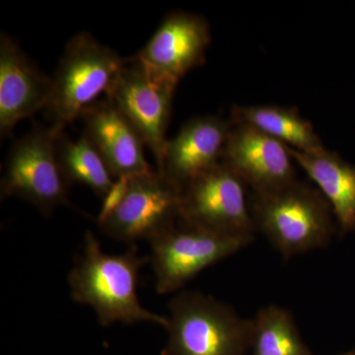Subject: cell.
<instances>
[{
    "mask_svg": "<svg viewBox=\"0 0 355 355\" xmlns=\"http://www.w3.org/2000/svg\"><path fill=\"white\" fill-rule=\"evenodd\" d=\"M148 263L150 257L140 256L137 245L123 254L104 253L96 236L87 231L83 254L67 277L70 295L79 304L92 307L103 326L153 323L166 329L168 318L146 309L137 295L140 270Z\"/></svg>",
    "mask_w": 355,
    "mask_h": 355,
    "instance_id": "6da1fadb",
    "label": "cell"
},
{
    "mask_svg": "<svg viewBox=\"0 0 355 355\" xmlns=\"http://www.w3.org/2000/svg\"><path fill=\"white\" fill-rule=\"evenodd\" d=\"M257 234L284 259L328 247L338 233L333 209L316 187L296 180L266 193H249Z\"/></svg>",
    "mask_w": 355,
    "mask_h": 355,
    "instance_id": "7a4b0ae2",
    "label": "cell"
},
{
    "mask_svg": "<svg viewBox=\"0 0 355 355\" xmlns=\"http://www.w3.org/2000/svg\"><path fill=\"white\" fill-rule=\"evenodd\" d=\"M166 355H247L251 320L200 291H183L170 301Z\"/></svg>",
    "mask_w": 355,
    "mask_h": 355,
    "instance_id": "3957f363",
    "label": "cell"
},
{
    "mask_svg": "<svg viewBox=\"0 0 355 355\" xmlns=\"http://www.w3.org/2000/svg\"><path fill=\"white\" fill-rule=\"evenodd\" d=\"M125 58L90 33H77L64 49L53 77L46 114L53 132H64L96 98L107 93Z\"/></svg>",
    "mask_w": 355,
    "mask_h": 355,
    "instance_id": "277c9868",
    "label": "cell"
},
{
    "mask_svg": "<svg viewBox=\"0 0 355 355\" xmlns=\"http://www.w3.org/2000/svg\"><path fill=\"white\" fill-rule=\"evenodd\" d=\"M248 188L220 162L180 191L178 224L218 234L254 239Z\"/></svg>",
    "mask_w": 355,
    "mask_h": 355,
    "instance_id": "5b68a950",
    "label": "cell"
},
{
    "mask_svg": "<svg viewBox=\"0 0 355 355\" xmlns=\"http://www.w3.org/2000/svg\"><path fill=\"white\" fill-rule=\"evenodd\" d=\"M177 81L156 73L132 55L114 77L107 100L118 110L153 151L157 165L162 158L171 119Z\"/></svg>",
    "mask_w": 355,
    "mask_h": 355,
    "instance_id": "8992f818",
    "label": "cell"
},
{
    "mask_svg": "<svg viewBox=\"0 0 355 355\" xmlns=\"http://www.w3.org/2000/svg\"><path fill=\"white\" fill-rule=\"evenodd\" d=\"M57 133L35 125L14 142L0 184L1 198L17 197L32 203L44 214L60 205H69V184L55 154Z\"/></svg>",
    "mask_w": 355,
    "mask_h": 355,
    "instance_id": "52a82bcc",
    "label": "cell"
},
{
    "mask_svg": "<svg viewBox=\"0 0 355 355\" xmlns=\"http://www.w3.org/2000/svg\"><path fill=\"white\" fill-rule=\"evenodd\" d=\"M254 239L177 224L151 240L150 263L159 294L181 291L198 273L249 246Z\"/></svg>",
    "mask_w": 355,
    "mask_h": 355,
    "instance_id": "ba28073f",
    "label": "cell"
},
{
    "mask_svg": "<svg viewBox=\"0 0 355 355\" xmlns=\"http://www.w3.org/2000/svg\"><path fill=\"white\" fill-rule=\"evenodd\" d=\"M180 191L157 169L130 178L127 195L118 209L100 224L109 237L130 246L176 225Z\"/></svg>",
    "mask_w": 355,
    "mask_h": 355,
    "instance_id": "9c48e42d",
    "label": "cell"
},
{
    "mask_svg": "<svg viewBox=\"0 0 355 355\" xmlns=\"http://www.w3.org/2000/svg\"><path fill=\"white\" fill-rule=\"evenodd\" d=\"M230 121L221 162L244 182L249 193L277 190L298 180L288 146L251 125Z\"/></svg>",
    "mask_w": 355,
    "mask_h": 355,
    "instance_id": "30bf717a",
    "label": "cell"
},
{
    "mask_svg": "<svg viewBox=\"0 0 355 355\" xmlns=\"http://www.w3.org/2000/svg\"><path fill=\"white\" fill-rule=\"evenodd\" d=\"M210 43L211 31L205 17L177 11L165 16L135 57L156 73L179 83L191 70L205 64Z\"/></svg>",
    "mask_w": 355,
    "mask_h": 355,
    "instance_id": "8fae6325",
    "label": "cell"
},
{
    "mask_svg": "<svg viewBox=\"0 0 355 355\" xmlns=\"http://www.w3.org/2000/svg\"><path fill=\"white\" fill-rule=\"evenodd\" d=\"M53 79L40 70L16 40L0 36V135L11 137L20 121L50 102Z\"/></svg>",
    "mask_w": 355,
    "mask_h": 355,
    "instance_id": "7c38bea8",
    "label": "cell"
},
{
    "mask_svg": "<svg viewBox=\"0 0 355 355\" xmlns=\"http://www.w3.org/2000/svg\"><path fill=\"white\" fill-rule=\"evenodd\" d=\"M230 119L196 116L167 139L157 170L181 191L184 186L221 162Z\"/></svg>",
    "mask_w": 355,
    "mask_h": 355,
    "instance_id": "4fadbf2b",
    "label": "cell"
},
{
    "mask_svg": "<svg viewBox=\"0 0 355 355\" xmlns=\"http://www.w3.org/2000/svg\"><path fill=\"white\" fill-rule=\"evenodd\" d=\"M83 135L100 154L112 176L133 178L153 171L144 155L146 146L127 119L108 101L94 102L80 114Z\"/></svg>",
    "mask_w": 355,
    "mask_h": 355,
    "instance_id": "5bb4252c",
    "label": "cell"
},
{
    "mask_svg": "<svg viewBox=\"0 0 355 355\" xmlns=\"http://www.w3.org/2000/svg\"><path fill=\"white\" fill-rule=\"evenodd\" d=\"M288 148L294 162L330 203L338 234L355 232V166L327 148L318 153Z\"/></svg>",
    "mask_w": 355,
    "mask_h": 355,
    "instance_id": "9a60e30c",
    "label": "cell"
},
{
    "mask_svg": "<svg viewBox=\"0 0 355 355\" xmlns=\"http://www.w3.org/2000/svg\"><path fill=\"white\" fill-rule=\"evenodd\" d=\"M230 119L251 125L300 153H318L326 149L311 121L296 108L275 105L234 106Z\"/></svg>",
    "mask_w": 355,
    "mask_h": 355,
    "instance_id": "2e32d148",
    "label": "cell"
},
{
    "mask_svg": "<svg viewBox=\"0 0 355 355\" xmlns=\"http://www.w3.org/2000/svg\"><path fill=\"white\" fill-rule=\"evenodd\" d=\"M251 320L249 355H315L309 349L291 311L270 304Z\"/></svg>",
    "mask_w": 355,
    "mask_h": 355,
    "instance_id": "e0dca14e",
    "label": "cell"
},
{
    "mask_svg": "<svg viewBox=\"0 0 355 355\" xmlns=\"http://www.w3.org/2000/svg\"><path fill=\"white\" fill-rule=\"evenodd\" d=\"M55 154L65 182L83 184L103 200L114 180L100 154L87 137L83 135L76 141L64 132L55 137Z\"/></svg>",
    "mask_w": 355,
    "mask_h": 355,
    "instance_id": "ac0fdd59",
    "label": "cell"
},
{
    "mask_svg": "<svg viewBox=\"0 0 355 355\" xmlns=\"http://www.w3.org/2000/svg\"><path fill=\"white\" fill-rule=\"evenodd\" d=\"M130 178H120L114 180L113 186L102 200L101 209L97 217V224L100 225L107 220L118 209L123 198L127 195L130 187Z\"/></svg>",
    "mask_w": 355,
    "mask_h": 355,
    "instance_id": "d6986e66",
    "label": "cell"
},
{
    "mask_svg": "<svg viewBox=\"0 0 355 355\" xmlns=\"http://www.w3.org/2000/svg\"><path fill=\"white\" fill-rule=\"evenodd\" d=\"M338 355H355V349L349 350V352H343V354Z\"/></svg>",
    "mask_w": 355,
    "mask_h": 355,
    "instance_id": "ffe728a7",
    "label": "cell"
}]
</instances>
